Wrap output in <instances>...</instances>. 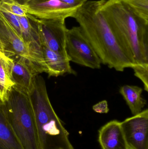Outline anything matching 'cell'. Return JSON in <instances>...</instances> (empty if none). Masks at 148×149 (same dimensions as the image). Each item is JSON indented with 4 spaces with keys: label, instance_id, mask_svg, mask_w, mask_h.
<instances>
[{
    "label": "cell",
    "instance_id": "cell-1",
    "mask_svg": "<svg viewBox=\"0 0 148 149\" xmlns=\"http://www.w3.org/2000/svg\"><path fill=\"white\" fill-rule=\"evenodd\" d=\"M102 11L113 32L134 60V75L148 89V22L134 12L126 0H106Z\"/></svg>",
    "mask_w": 148,
    "mask_h": 149
},
{
    "label": "cell",
    "instance_id": "cell-2",
    "mask_svg": "<svg viewBox=\"0 0 148 149\" xmlns=\"http://www.w3.org/2000/svg\"><path fill=\"white\" fill-rule=\"evenodd\" d=\"M105 1H87L72 17L79 23L102 64L118 72L134 69V58L119 42L102 11Z\"/></svg>",
    "mask_w": 148,
    "mask_h": 149
},
{
    "label": "cell",
    "instance_id": "cell-3",
    "mask_svg": "<svg viewBox=\"0 0 148 149\" xmlns=\"http://www.w3.org/2000/svg\"><path fill=\"white\" fill-rule=\"evenodd\" d=\"M41 149H74L61 121L49 98L43 78L37 74L28 93Z\"/></svg>",
    "mask_w": 148,
    "mask_h": 149
},
{
    "label": "cell",
    "instance_id": "cell-4",
    "mask_svg": "<svg viewBox=\"0 0 148 149\" xmlns=\"http://www.w3.org/2000/svg\"><path fill=\"white\" fill-rule=\"evenodd\" d=\"M7 119L24 149H41L28 95L13 87L2 103Z\"/></svg>",
    "mask_w": 148,
    "mask_h": 149
},
{
    "label": "cell",
    "instance_id": "cell-5",
    "mask_svg": "<svg viewBox=\"0 0 148 149\" xmlns=\"http://www.w3.org/2000/svg\"><path fill=\"white\" fill-rule=\"evenodd\" d=\"M66 50L70 62L90 69L101 68V59L80 26L67 29Z\"/></svg>",
    "mask_w": 148,
    "mask_h": 149
},
{
    "label": "cell",
    "instance_id": "cell-6",
    "mask_svg": "<svg viewBox=\"0 0 148 149\" xmlns=\"http://www.w3.org/2000/svg\"><path fill=\"white\" fill-rule=\"evenodd\" d=\"M27 16L36 29L41 44L68 57L66 50L67 29L65 21L39 19L29 14Z\"/></svg>",
    "mask_w": 148,
    "mask_h": 149
},
{
    "label": "cell",
    "instance_id": "cell-7",
    "mask_svg": "<svg viewBox=\"0 0 148 149\" xmlns=\"http://www.w3.org/2000/svg\"><path fill=\"white\" fill-rule=\"evenodd\" d=\"M128 149H148V109L120 122Z\"/></svg>",
    "mask_w": 148,
    "mask_h": 149
},
{
    "label": "cell",
    "instance_id": "cell-8",
    "mask_svg": "<svg viewBox=\"0 0 148 149\" xmlns=\"http://www.w3.org/2000/svg\"><path fill=\"white\" fill-rule=\"evenodd\" d=\"M28 14L41 19L65 21L72 17L77 9L60 0H30L25 5Z\"/></svg>",
    "mask_w": 148,
    "mask_h": 149
},
{
    "label": "cell",
    "instance_id": "cell-9",
    "mask_svg": "<svg viewBox=\"0 0 148 149\" xmlns=\"http://www.w3.org/2000/svg\"><path fill=\"white\" fill-rule=\"evenodd\" d=\"M0 42L8 57H22L32 63L39 74L34 60L22 39L0 13Z\"/></svg>",
    "mask_w": 148,
    "mask_h": 149
},
{
    "label": "cell",
    "instance_id": "cell-10",
    "mask_svg": "<svg viewBox=\"0 0 148 149\" xmlns=\"http://www.w3.org/2000/svg\"><path fill=\"white\" fill-rule=\"evenodd\" d=\"M11 59V75L14 87L28 94L33 86L36 76L38 74L32 63L19 56L9 57Z\"/></svg>",
    "mask_w": 148,
    "mask_h": 149
},
{
    "label": "cell",
    "instance_id": "cell-11",
    "mask_svg": "<svg viewBox=\"0 0 148 149\" xmlns=\"http://www.w3.org/2000/svg\"><path fill=\"white\" fill-rule=\"evenodd\" d=\"M43 61L45 72L49 76L58 77L65 74H76L70 65L68 57L58 54L41 44Z\"/></svg>",
    "mask_w": 148,
    "mask_h": 149
},
{
    "label": "cell",
    "instance_id": "cell-12",
    "mask_svg": "<svg viewBox=\"0 0 148 149\" xmlns=\"http://www.w3.org/2000/svg\"><path fill=\"white\" fill-rule=\"evenodd\" d=\"M98 140L102 149H128L120 122L110 121L99 131Z\"/></svg>",
    "mask_w": 148,
    "mask_h": 149
},
{
    "label": "cell",
    "instance_id": "cell-13",
    "mask_svg": "<svg viewBox=\"0 0 148 149\" xmlns=\"http://www.w3.org/2000/svg\"><path fill=\"white\" fill-rule=\"evenodd\" d=\"M0 149H24L9 123L1 102Z\"/></svg>",
    "mask_w": 148,
    "mask_h": 149
},
{
    "label": "cell",
    "instance_id": "cell-14",
    "mask_svg": "<svg viewBox=\"0 0 148 149\" xmlns=\"http://www.w3.org/2000/svg\"><path fill=\"white\" fill-rule=\"evenodd\" d=\"M142 91L141 88L132 85H124L120 88V93L133 115L140 113L147 104V101L142 96Z\"/></svg>",
    "mask_w": 148,
    "mask_h": 149
},
{
    "label": "cell",
    "instance_id": "cell-15",
    "mask_svg": "<svg viewBox=\"0 0 148 149\" xmlns=\"http://www.w3.org/2000/svg\"><path fill=\"white\" fill-rule=\"evenodd\" d=\"M10 58L0 53V102L4 103L15 84L11 75Z\"/></svg>",
    "mask_w": 148,
    "mask_h": 149
},
{
    "label": "cell",
    "instance_id": "cell-16",
    "mask_svg": "<svg viewBox=\"0 0 148 149\" xmlns=\"http://www.w3.org/2000/svg\"><path fill=\"white\" fill-rule=\"evenodd\" d=\"M0 11H6L18 16H25L28 14L26 6L13 0H1L0 2Z\"/></svg>",
    "mask_w": 148,
    "mask_h": 149
},
{
    "label": "cell",
    "instance_id": "cell-17",
    "mask_svg": "<svg viewBox=\"0 0 148 149\" xmlns=\"http://www.w3.org/2000/svg\"><path fill=\"white\" fill-rule=\"evenodd\" d=\"M134 12L148 22V0H126Z\"/></svg>",
    "mask_w": 148,
    "mask_h": 149
},
{
    "label": "cell",
    "instance_id": "cell-18",
    "mask_svg": "<svg viewBox=\"0 0 148 149\" xmlns=\"http://www.w3.org/2000/svg\"><path fill=\"white\" fill-rule=\"evenodd\" d=\"M0 13L3 16L9 24L18 34L19 36L22 39L21 24L17 16L6 11H0Z\"/></svg>",
    "mask_w": 148,
    "mask_h": 149
},
{
    "label": "cell",
    "instance_id": "cell-19",
    "mask_svg": "<svg viewBox=\"0 0 148 149\" xmlns=\"http://www.w3.org/2000/svg\"><path fill=\"white\" fill-rule=\"evenodd\" d=\"M93 109L99 113H107L109 111L108 102L107 100H103L93 106Z\"/></svg>",
    "mask_w": 148,
    "mask_h": 149
},
{
    "label": "cell",
    "instance_id": "cell-20",
    "mask_svg": "<svg viewBox=\"0 0 148 149\" xmlns=\"http://www.w3.org/2000/svg\"><path fill=\"white\" fill-rule=\"evenodd\" d=\"M70 7L77 9L82 6L88 0H60Z\"/></svg>",
    "mask_w": 148,
    "mask_h": 149
},
{
    "label": "cell",
    "instance_id": "cell-21",
    "mask_svg": "<svg viewBox=\"0 0 148 149\" xmlns=\"http://www.w3.org/2000/svg\"><path fill=\"white\" fill-rule=\"evenodd\" d=\"M13 1H14L16 2L21 5L25 6V5L30 0H13Z\"/></svg>",
    "mask_w": 148,
    "mask_h": 149
},
{
    "label": "cell",
    "instance_id": "cell-22",
    "mask_svg": "<svg viewBox=\"0 0 148 149\" xmlns=\"http://www.w3.org/2000/svg\"><path fill=\"white\" fill-rule=\"evenodd\" d=\"M0 53H3V49L2 47L1 42H0Z\"/></svg>",
    "mask_w": 148,
    "mask_h": 149
},
{
    "label": "cell",
    "instance_id": "cell-23",
    "mask_svg": "<svg viewBox=\"0 0 148 149\" xmlns=\"http://www.w3.org/2000/svg\"><path fill=\"white\" fill-rule=\"evenodd\" d=\"M1 0H0V2H1Z\"/></svg>",
    "mask_w": 148,
    "mask_h": 149
}]
</instances>
